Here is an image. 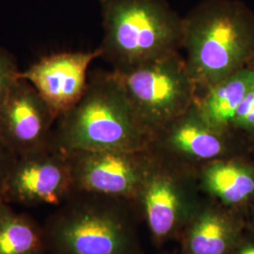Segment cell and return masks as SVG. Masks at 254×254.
Segmentation results:
<instances>
[{"label": "cell", "instance_id": "cell-15", "mask_svg": "<svg viewBox=\"0 0 254 254\" xmlns=\"http://www.w3.org/2000/svg\"><path fill=\"white\" fill-rule=\"evenodd\" d=\"M0 254H47L43 224L0 200Z\"/></svg>", "mask_w": 254, "mask_h": 254}, {"label": "cell", "instance_id": "cell-17", "mask_svg": "<svg viewBox=\"0 0 254 254\" xmlns=\"http://www.w3.org/2000/svg\"><path fill=\"white\" fill-rule=\"evenodd\" d=\"M233 129L236 132H242L250 136L254 134V86L236 111Z\"/></svg>", "mask_w": 254, "mask_h": 254}, {"label": "cell", "instance_id": "cell-18", "mask_svg": "<svg viewBox=\"0 0 254 254\" xmlns=\"http://www.w3.org/2000/svg\"><path fill=\"white\" fill-rule=\"evenodd\" d=\"M16 158L17 155L0 138V200L2 199L6 180Z\"/></svg>", "mask_w": 254, "mask_h": 254}, {"label": "cell", "instance_id": "cell-14", "mask_svg": "<svg viewBox=\"0 0 254 254\" xmlns=\"http://www.w3.org/2000/svg\"><path fill=\"white\" fill-rule=\"evenodd\" d=\"M238 218L225 212L208 209L191 224L186 238L189 254H230L241 239Z\"/></svg>", "mask_w": 254, "mask_h": 254}, {"label": "cell", "instance_id": "cell-1", "mask_svg": "<svg viewBox=\"0 0 254 254\" xmlns=\"http://www.w3.org/2000/svg\"><path fill=\"white\" fill-rule=\"evenodd\" d=\"M150 141L117 75L96 71L79 101L57 120L50 148L64 154L141 151L148 150Z\"/></svg>", "mask_w": 254, "mask_h": 254}, {"label": "cell", "instance_id": "cell-11", "mask_svg": "<svg viewBox=\"0 0 254 254\" xmlns=\"http://www.w3.org/2000/svg\"><path fill=\"white\" fill-rule=\"evenodd\" d=\"M197 176L196 171L154 158L137 195L143 201L149 227L156 237L170 236L180 225L186 214L187 188Z\"/></svg>", "mask_w": 254, "mask_h": 254}, {"label": "cell", "instance_id": "cell-7", "mask_svg": "<svg viewBox=\"0 0 254 254\" xmlns=\"http://www.w3.org/2000/svg\"><path fill=\"white\" fill-rule=\"evenodd\" d=\"M73 191L128 200L137 195L154 163L148 150L77 151L65 154Z\"/></svg>", "mask_w": 254, "mask_h": 254}, {"label": "cell", "instance_id": "cell-3", "mask_svg": "<svg viewBox=\"0 0 254 254\" xmlns=\"http://www.w3.org/2000/svg\"><path fill=\"white\" fill-rule=\"evenodd\" d=\"M102 57L126 72L182 49L183 17L166 0H99Z\"/></svg>", "mask_w": 254, "mask_h": 254}, {"label": "cell", "instance_id": "cell-19", "mask_svg": "<svg viewBox=\"0 0 254 254\" xmlns=\"http://www.w3.org/2000/svg\"><path fill=\"white\" fill-rule=\"evenodd\" d=\"M232 253H235V254H254V240H242L241 237Z\"/></svg>", "mask_w": 254, "mask_h": 254}, {"label": "cell", "instance_id": "cell-10", "mask_svg": "<svg viewBox=\"0 0 254 254\" xmlns=\"http://www.w3.org/2000/svg\"><path fill=\"white\" fill-rule=\"evenodd\" d=\"M102 57L91 51H64L47 55L18 74L30 83L59 118L79 101L88 86V70Z\"/></svg>", "mask_w": 254, "mask_h": 254}, {"label": "cell", "instance_id": "cell-21", "mask_svg": "<svg viewBox=\"0 0 254 254\" xmlns=\"http://www.w3.org/2000/svg\"><path fill=\"white\" fill-rule=\"evenodd\" d=\"M251 137H252V141H253V144H252V147H253V154H254V135H251ZM254 165V162H253Z\"/></svg>", "mask_w": 254, "mask_h": 254}, {"label": "cell", "instance_id": "cell-9", "mask_svg": "<svg viewBox=\"0 0 254 254\" xmlns=\"http://www.w3.org/2000/svg\"><path fill=\"white\" fill-rule=\"evenodd\" d=\"M57 120L35 88L18 77L0 105V138L17 156L47 149Z\"/></svg>", "mask_w": 254, "mask_h": 254}, {"label": "cell", "instance_id": "cell-6", "mask_svg": "<svg viewBox=\"0 0 254 254\" xmlns=\"http://www.w3.org/2000/svg\"><path fill=\"white\" fill-rule=\"evenodd\" d=\"M235 131H220L201 117L196 102L152 136L155 159L198 172L211 161L235 156Z\"/></svg>", "mask_w": 254, "mask_h": 254}, {"label": "cell", "instance_id": "cell-2", "mask_svg": "<svg viewBox=\"0 0 254 254\" xmlns=\"http://www.w3.org/2000/svg\"><path fill=\"white\" fill-rule=\"evenodd\" d=\"M182 49L199 95L254 58V12L237 0H203L183 17Z\"/></svg>", "mask_w": 254, "mask_h": 254}, {"label": "cell", "instance_id": "cell-4", "mask_svg": "<svg viewBox=\"0 0 254 254\" xmlns=\"http://www.w3.org/2000/svg\"><path fill=\"white\" fill-rule=\"evenodd\" d=\"M124 199L73 191L43 223L47 254H130L134 233Z\"/></svg>", "mask_w": 254, "mask_h": 254}, {"label": "cell", "instance_id": "cell-22", "mask_svg": "<svg viewBox=\"0 0 254 254\" xmlns=\"http://www.w3.org/2000/svg\"><path fill=\"white\" fill-rule=\"evenodd\" d=\"M253 230H254V219H253Z\"/></svg>", "mask_w": 254, "mask_h": 254}, {"label": "cell", "instance_id": "cell-8", "mask_svg": "<svg viewBox=\"0 0 254 254\" xmlns=\"http://www.w3.org/2000/svg\"><path fill=\"white\" fill-rule=\"evenodd\" d=\"M73 192L67 155L47 148L17 156L6 180L2 200L12 205L56 207Z\"/></svg>", "mask_w": 254, "mask_h": 254}, {"label": "cell", "instance_id": "cell-13", "mask_svg": "<svg viewBox=\"0 0 254 254\" xmlns=\"http://www.w3.org/2000/svg\"><path fill=\"white\" fill-rule=\"evenodd\" d=\"M254 86V71L248 66L229 75L198 95L196 105L201 117L218 130L234 131L236 111Z\"/></svg>", "mask_w": 254, "mask_h": 254}, {"label": "cell", "instance_id": "cell-20", "mask_svg": "<svg viewBox=\"0 0 254 254\" xmlns=\"http://www.w3.org/2000/svg\"><path fill=\"white\" fill-rule=\"evenodd\" d=\"M248 67H250L251 69H253L254 71V58L251 60V62L248 64Z\"/></svg>", "mask_w": 254, "mask_h": 254}, {"label": "cell", "instance_id": "cell-5", "mask_svg": "<svg viewBox=\"0 0 254 254\" xmlns=\"http://www.w3.org/2000/svg\"><path fill=\"white\" fill-rule=\"evenodd\" d=\"M112 72L151 138L190 109L198 97L197 86L179 52L129 71Z\"/></svg>", "mask_w": 254, "mask_h": 254}, {"label": "cell", "instance_id": "cell-12", "mask_svg": "<svg viewBox=\"0 0 254 254\" xmlns=\"http://www.w3.org/2000/svg\"><path fill=\"white\" fill-rule=\"evenodd\" d=\"M198 179L205 190L229 206L254 200V163L237 155L201 166Z\"/></svg>", "mask_w": 254, "mask_h": 254}, {"label": "cell", "instance_id": "cell-16", "mask_svg": "<svg viewBox=\"0 0 254 254\" xmlns=\"http://www.w3.org/2000/svg\"><path fill=\"white\" fill-rule=\"evenodd\" d=\"M20 73L14 56L0 46V105L6 98Z\"/></svg>", "mask_w": 254, "mask_h": 254}]
</instances>
